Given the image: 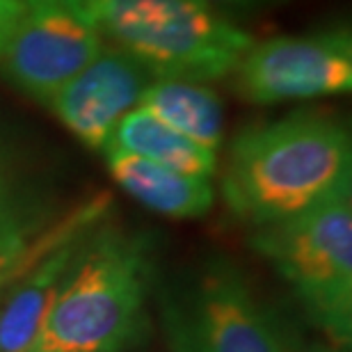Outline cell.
I'll list each match as a JSON object with an SVG mask.
<instances>
[{
  "label": "cell",
  "mask_w": 352,
  "mask_h": 352,
  "mask_svg": "<svg viewBox=\"0 0 352 352\" xmlns=\"http://www.w3.org/2000/svg\"><path fill=\"white\" fill-rule=\"evenodd\" d=\"M350 179L346 126L316 112H295L236 138L222 192L238 217L263 227L350 192Z\"/></svg>",
  "instance_id": "6da1fadb"
},
{
  "label": "cell",
  "mask_w": 352,
  "mask_h": 352,
  "mask_svg": "<svg viewBox=\"0 0 352 352\" xmlns=\"http://www.w3.org/2000/svg\"><path fill=\"white\" fill-rule=\"evenodd\" d=\"M80 231L65 238L5 284L10 291L0 298V352L34 348L41 322L82 243Z\"/></svg>",
  "instance_id": "9c48e42d"
},
{
  "label": "cell",
  "mask_w": 352,
  "mask_h": 352,
  "mask_svg": "<svg viewBox=\"0 0 352 352\" xmlns=\"http://www.w3.org/2000/svg\"><path fill=\"white\" fill-rule=\"evenodd\" d=\"M256 252L300 295L307 314L334 346L352 336V199L350 192L300 215L263 224L252 238Z\"/></svg>",
  "instance_id": "277c9868"
},
{
  "label": "cell",
  "mask_w": 352,
  "mask_h": 352,
  "mask_svg": "<svg viewBox=\"0 0 352 352\" xmlns=\"http://www.w3.org/2000/svg\"><path fill=\"white\" fill-rule=\"evenodd\" d=\"M238 91L254 103L348 94L352 39L343 28L252 44L238 62Z\"/></svg>",
  "instance_id": "8992f818"
},
{
  "label": "cell",
  "mask_w": 352,
  "mask_h": 352,
  "mask_svg": "<svg viewBox=\"0 0 352 352\" xmlns=\"http://www.w3.org/2000/svg\"><path fill=\"white\" fill-rule=\"evenodd\" d=\"M91 220V213H82L69 220L65 227L51 234H39V220L25 201L0 204V288L19 274L25 265L37 261L48 250L62 243Z\"/></svg>",
  "instance_id": "4fadbf2b"
},
{
  "label": "cell",
  "mask_w": 352,
  "mask_h": 352,
  "mask_svg": "<svg viewBox=\"0 0 352 352\" xmlns=\"http://www.w3.org/2000/svg\"><path fill=\"white\" fill-rule=\"evenodd\" d=\"M172 352H288L234 267L215 263L163 309Z\"/></svg>",
  "instance_id": "5b68a950"
},
{
  "label": "cell",
  "mask_w": 352,
  "mask_h": 352,
  "mask_svg": "<svg viewBox=\"0 0 352 352\" xmlns=\"http://www.w3.org/2000/svg\"><path fill=\"white\" fill-rule=\"evenodd\" d=\"M151 72L117 46H103L48 105L60 122L91 149H105L119 122L140 105Z\"/></svg>",
  "instance_id": "ba28073f"
},
{
  "label": "cell",
  "mask_w": 352,
  "mask_h": 352,
  "mask_svg": "<svg viewBox=\"0 0 352 352\" xmlns=\"http://www.w3.org/2000/svg\"><path fill=\"white\" fill-rule=\"evenodd\" d=\"M105 149H124L151 163L204 179H210L217 165L215 151L204 149L142 108L131 110L119 122Z\"/></svg>",
  "instance_id": "7c38bea8"
},
{
  "label": "cell",
  "mask_w": 352,
  "mask_h": 352,
  "mask_svg": "<svg viewBox=\"0 0 352 352\" xmlns=\"http://www.w3.org/2000/svg\"><path fill=\"white\" fill-rule=\"evenodd\" d=\"M213 7H224V10H254V7L281 3V0H206Z\"/></svg>",
  "instance_id": "9a60e30c"
},
{
  "label": "cell",
  "mask_w": 352,
  "mask_h": 352,
  "mask_svg": "<svg viewBox=\"0 0 352 352\" xmlns=\"http://www.w3.org/2000/svg\"><path fill=\"white\" fill-rule=\"evenodd\" d=\"M103 46V37L72 0H25L0 67L19 89L48 103Z\"/></svg>",
  "instance_id": "52a82bcc"
},
{
  "label": "cell",
  "mask_w": 352,
  "mask_h": 352,
  "mask_svg": "<svg viewBox=\"0 0 352 352\" xmlns=\"http://www.w3.org/2000/svg\"><path fill=\"white\" fill-rule=\"evenodd\" d=\"M28 352H34V350H28Z\"/></svg>",
  "instance_id": "ac0fdd59"
},
{
  "label": "cell",
  "mask_w": 352,
  "mask_h": 352,
  "mask_svg": "<svg viewBox=\"0 0 352 352\" xmlns=\"http://www.w3.org/2000/svg\"><path fill=\"white\" fill-rule=\"evenodd\" d=\"M138 108L160 119L176 133L204 149L217 151L224 135L222 103L213 89L201 82L158 78L146 85Z\"/></svg>",
  "instance_id": "8fae6325"
},
{
  "label": "cell",
  "mask_w": 352,
  "mask_h": 352,
  "mask_svg": "<svg viewBox=\"0 0 352 352\" xmlns=\"http://www.w3.org/2000/svg\"><path fill=\"white\" fill-rule=\"evenodd\" d=\"M108 170L133 199L167 217H199L213 206V186L204 176L170 170L124 149H105Z\"/></svg>",
  "instance_id": "30bf717a"
},
{
  "label": "cell",
  "mask_w": 352,
  "mask_h": 352,
  "mask_svg": "<svg viewBox=\"0 0 352 352\" xmlns=\"http://www.w3.org/2000/svg\"><path fill=\"white\" fill-rule=\"evenodd\" d=\"M10 201H19V195L14 190V183L10 179V172L0 160V204H10Z\"/></svg>",
  "instance_id": "2e32d148"
},
{
  "label": "cell",
  "mask_w": 352,
  "mask_h": 352,
  "mask_svg": "<svg viewBox=\"0 0 352 352\" xmlns=\"http://www.w3.org/2000/svg\"><path fill=\"white\" fill-rule=\"evenodd\" d=\"M149 256L140 238H82L34 352H126L142 332Z\"/></svg>",
  "instance_id": "7a4b0ae2"
},
{
  "label": "cell",
  "mask_w": 352,
  "mask_h": 352,
  "mask_svg": "<svg viewBox=\"0 0 352 352\" xmlns=\"http://www.w3.org/2000/svg\"><path fill=\"white\" fill-rule=\"evenodd\" d=\"M25 12V0H0V58Z\"/></svg>",
  "instance_id": "5bb4252c"
},
{
  "label": "cell",
  "mask_w": 352,
  "mask_h": 352,
  "mask_svg": "<svg viewBox=\"0 0 352 352\" xmlns=\"http://www.w3.org/2000/svg\"><path fill=\"white\" fill-rule=\"evenodd\" d=\"M309 352H350L348 348H343V346H334V348H322V346H316L311 348Z\"/></svg>",
  "instance_id": "e0dca14e"
},
{
  "label": "cell",
  "mask_w": 352,
  "mask_h": 352,
  "mask_svg": "<svg viewBox=\"0 0 352 352\" xmlns=\"http://www.w3.org/2000/svg\"><path fill=\"white\" fill-rule=\"evenodd\" d=\"M91 28L151 76L206 82L234 74L254 44L206 0H72Z\"/></svg>",
  "instance_id": "3957f363"
}]
</instances>
